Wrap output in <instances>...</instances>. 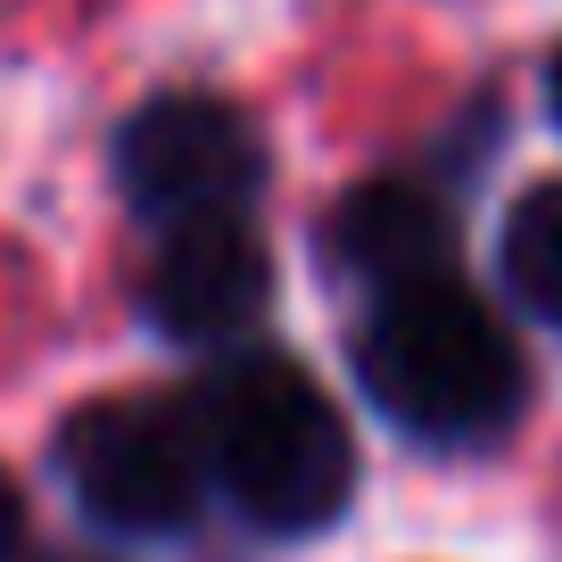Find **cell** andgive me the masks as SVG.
<instances>
[{"label": "cell", "mask_w": 562, "mask_h": 562, "mask_svg": "<svg viewBox=\"0 0 562 562\" xmlns=\"http://www.w3.org/2000/svg\"><path fill=\"white\" fill-rule=\"evenodd\" d=\"M58 472L75 505L124 538H175L207 496V439L199 414L158 397H91L58 422Z\"/></svg>", "instance_id": "3957f363"}, {"label": "cell", "mask_w": 562, "mask_h": 562, "mask_svg": "<svg viewBox=\"0 0 562 562\" xmlns=\"http://www.w3.org/2000/svg\"><path fill=\"white\" fill-rule=\"evenodd\" d=\"M191 414L207 439V472L240 521L273 529V538H306L348 513L356 439L339 405L315 389V372H299L290 356H224Z\"/></svg>", "instance_id": "7a4b0ae2"}, {"label": "cell", "mask_w": 562, "mask_h": 562, "mask_svg": "<svg viewBox=\"0 0 562 562\" xmlns=\"http://www.w3.org/2000/svg\"><path fill=\"white\" fill-rule=\"evenodd\" d=\"M356 381L397 430L430 447H480L529 405L521 339L456 273L381 290L356 331Z\"/></svg>", "instance_id": "6da1fadb"}, {"label": "cell", "mask_w": 562, "mask_h": 562, "mask_svg": "<svg viewBox=\"0 0 562 562\" xmlns=\"http://www.w3.org/2000/svg\"><path fill=\"white\" fill-rule=\"evenodd\" d=\"M331 257L339 273H356L364 290H405V281H430L447 273V248H456V224H447V207L422 182H356L348 199L331 207Z\"/></svg>", "instance_id": "8992f818"}, {"label": "cell", "mask_w": 562, "mask_h": 562, "mask_svg": "<svg viewBox=\"0 0 562 562\" xmlns=\"http://www.w3.org/2000/svg\"><path fill=\"white\" fill-rule=\"evenodd\" d=\"M116 182L140 215L182 224V215H224L248 207L265 182V140L248 116L215 91H158L133 124L116 133Z\"/></svg>", "instance_id": "277c9868"}, {"label": "cell", "mask_w": 562, "mask_h": 562, "mask_svg": "<svg viewBox=\"0 0 562 562\" xmlns=\"http://www.w3.org/2000/svg\"><path fill=\"white\" fill-rule=\"evenodd\" d=\"M58 562H91V554H58Z\"/></svg>", "instance_id": "30bf717a"}, {"label": "cell", "mask_w": 562, "mask_h": 562, "mask_svg": "<svg viewBox=\"0 0 562 562\" xmlns=\"http://www.w3.org/2000/svg\"><path fill=\"white\" fill-rule=\"evenodd\" d=\"M505 281L529 315L562 323V182H538L505 215Z\"/></svg>", "instance_id": "52a82bcc"}, {"label": "cell", "mask_w": 562, "mask_h": 562, "mask_svg": "<svg viewBox=\"0 0 562 562\" xmlns=\"http://www.w3.org/2000/svg\"><path fill=\"white\" fill-rule=\"evenodd\" d=\"M140 299H149V323L166 339H232L273 299V257H265V240L248 232L240 207L182 215V224H166Z\"/></svg>", "instance_id": "5b68a950"}, {"label": "cell", "mask_w": 562, "mask_h": 562, "mask_svg": "<svg viewBox=\"0 0 562 562\" xmlns=\"http://www.w3.org/2000/svg\"><path fill=\"white\" fill-rule=\"evenodd\" d=\"M18 546H25V496H18V480L0 472V562H18Z\"/></svg>", "instance_id": "ba28073f"}, {"label": "cell", "mask_w": 562, "mask_h": 562, "mask_svg": "<svg viewBox=\"0 0 562 562\" xmlns=\"http://www.w3.org/2000/svg\"><path fill=\"white\" fill-rule=\"evenodd\" d=\"M546 91H554V116H562V50H554V75H546Z\"/></svg>", "instance_id": "9c48e42d"}]
</instances>
